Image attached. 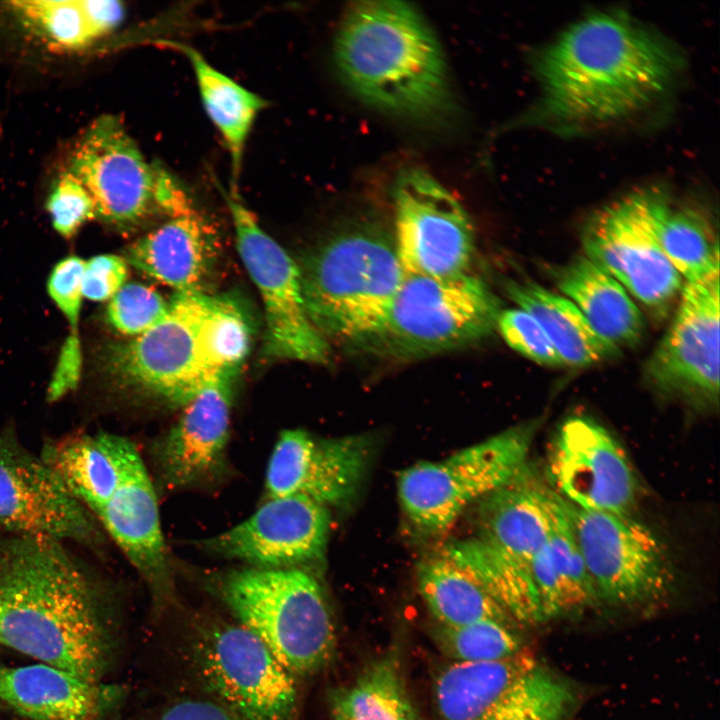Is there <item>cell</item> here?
<instances>
[{"label":"cell","mask_w":720,"mask_h":720,"mask_svg":"<svg viewBox=\"0 0 720 720\" xmlns=\"http://www.w3.org/2000/svg\"><path fill=\"white\" fill-rule=\"evenodd\" d=\"M680 66L668 40L616 11L578 19L535 61L544 112L572 125L607 124L646 109Z\"/></svg>","instance_id":"cell-1"},{"label":"cell","mask_w":720,"mask_h":720,"mask_svg":"<svg viewBox=\"0 0 720 720\" xmlns=\"http://www.w3.org/2000/svg\"><path fill=\"white\" fill-rule=\"evenodd\" d=\"M92 579L64 543L0 541V644L99 683L107 634Z\"/></svg>","instance_id":"cell-2"},{"label":"cell","mask_w":720,"mask_h":720,"mask_svg":"<svg viewBox=\"0 0 720 720\" xmlns=\"http://www.w3.org/2000/svg\"><path fill=\"white\" fill-rule=\"evenodd\" d=\"M334 56L365 103L423 123L446 120L454 97L442 48L422 14L401 1H362L345 12Z\"/></svg>","instance_id":"cell-3"},{"label":"cell","mask_w":720,"mask_h":720,"mask_svg":"<svg viewBox=\"0 0 720 720\" xmlns=\"http://www.w3.org/2000/svg\"><path fill=\"white\" fill-rule=\"evenodd\" d=\"M299 268L312 323L345 341L376 337L404 277L394 243L368 227L334 235Z\"/></svg>","instance_id":"cell-4"},{"label":"cell","mask_w":720,"mask_h":720,"mask_svg":"<svg viewBox=\"0 0 720 720\" xmlns=\"http://www.w3.org/2000/svg\"><path fill=\"white\" fill-rule=\"evenodd\" d=\"M217 591L236 621L292 675H311L331 659L335 627L318 581L298 568L231 570Z\"/></svg>","instance_id":"cell-5"},{"label":"cell","mask_w":720,"mask_h":720,"mask_svg":"<svg viewBox=\"0 0 720 720\" xmlns=\"http://www.w3.org/2000/svg\"><path fill=\"white\" fill-rule=\"evenodd\" d=\"M67 172L90 195L96 217L119 227L195 209L183 184L148 161L114 115L98 117L83 132L72 148Z\"/></svg>","instance_id":"cell-6"},{"label":"cell","mask_w":720,"mask_h":720,"mask_svg":"<svg viewBox=\"0 0 720 720\" xmlns=\"http://www.w3.org/2000/svg\"><path fill=\"white\" fill-rule=\"evenodd\" d=\"M437 720H572L576 684L526 648L485 663L451 662L433 685Z\"/></svg>","instance_id":"cell-7"},{"label":"cell","mask_w":720,"mask_h":720,"mask_svg":"<svg viewBox=\"0 0 720 720\" xmlns=\"http://www.w3.org/2000/svg\"><path fill=\"white\" fill-rule=\"evenodd\" d=\"M537 426V421L519 424L443 460L402 471L398 497L411 524L426 535L447 532L470 504L526 468Z\"/></svg>","instance_id":"cell-8"},{"label":"cell","mask_w":720,"mask_h":720,"mask_svg":"<svg viewBox=\"0 0 720 720\" xmlns=\"http://www.w3.org/2000/svg\"><path fill=\"white\" fill-rule=\"evenodd\" d=\"M184 656L204 695L243 720H291L297 703L292 675L249 629L207 619L188 633Z\"/></svg>","instance_id":"cell-9"},{"label":"cell","mask_w":720,"mask_h":720,"mask_svg":"<svg viewBox=\"0 0 720 720\" xmlns=\"http://www.w3.org/2000/svg\"><path fill=\"white\" fill-rule=\"evenodd\" d=\"M668 203L657 188L630 192L594 212L581 237L585 256L657 314L668 310L683 287L658 241Z\"/></svg>","instance_id":"cell-10"},{"label":"cell","mask_w":720,"mask_h":720,"mask_svg":"<svg viewBox=\"0 0 720 720\" xmlns=\"http://www.w3.org/2000/svg\"><path fill=\"white\" fill-rule=\"evenodd\" d=\"M498 298L470 273L452 278L404 275L375 338L406 356L458 348L492 333Z\"/></svg>","instance_id":"cell-11"},{"label":"cell","mask_w":720,"mask_h":720,"mask_svg":"<svg viewBox=\"0 0 720 720\" xmlns=\"http://www.w3.org/2000/svg\"><path fill=\"white\" fill-rule=\"evenodd\" d=\"M206 299L202 291L176 292L159 323L105 350V372L119 384L183 406L221 374L210 369L201 346Z\"/></svg>","instance_id":"cell-12"},{"label":"cell","mask_w":720,"mask_h":720,"mask_svg":"<svg viewBox=\"0 0 720 720\" xmlns=\"http://www.w3.org/2000/svg\"><path fill=\"white\" fill-rule=\"evenodd\" d=\"M224 197L239 256L263 302L265 354L276 359L326 363L328 341L307 313L299 265L261 227L237 192L229 191Z\"/></svg>","instance_id":"cell-13"},{"label":"cell","mask_w":720,"mask_h":720,"mask_svg":"<svg viewBox=\"0 0 720 720\" xmlns=\"http://www.w3.org/2000/svg\"><path fill=\"white\" fill-rule=\"evenodd\" d=\"M564 502L599 600L635 608L666 596L672 570L662 544L646 526L628 514L587 511Z\"/></svg>","instance_id":"cell-14"},{"label":"cell","mask_w":720,"mask_h":720,"mask_svg":"<svg viewBox=\"0 0 720 720\" xmlns=\"http://www.w3.org/2000/svg\"><path fill=\"white\" fill-rule=\"evenodd\" d=\"M395 250L404 275L452 278L469 273L475 251L472 222L456 197L420 168L393 187Z\"/></svg>","instance_id":"cell-15"},{"label":"cell","mask_w":720,"mask_h":720,"mask_svg":"<svg viewBox=\"0 0 720 720\" xmlns=\"http://www.w3.org/2000/svg\"><path fill=\"white\" fill-rule=\"evenodd\" d=\"M0 527L12 536L96 546L95 518L14 432H0Z\"/></svg>","instance_id":"cell-16"},{"label":"cell","mask_w":720,"mask_h":720,"mask_svg":"<svg viewBox=\"0 0 720 720\" xmlns=\"http://www.w3.org/2000/svg\"><path fill=\"white\" fill-rule=\"evenodd\" d=\"M719 266L686 281L668 330L645 367L657 389L694 403L719 399Z\"/></svg>","instance_id":"cell-17"},{"label":"cell","mask_w":720,"mask_h":720,"mask_svg":"<svg viewBox=\"0 0 720 720\" xmlns=\"http://www.w3.org/2000/svg\"><path fill=\"white\" fill-rule=\"evenodd\" d=\"M547 467L556 494L576 508L628 514L635 501L637 482L623 447L590 417L571 416L561 423Z\"/></svg>","instance_id":"cell-18"},{"label":"cell","mask_w":720,"mask_h":720,"mask_svg":"<svg viewBox=\"0 0 720 720\" xmlns=\"http://www.w3.org/2000/svg\"><path fill=\"white\" fill-rule=\"evenodd\" d=\"M371 455L365 436L320 439L301 429L285 430L268 463L267 499L302 496L326 507L343 504L356 494Z\"/></svg>","instance_id":"cell-19"},{"label":"cell","mask_w":720,"mask_h":720,"mask_svg":"<svg viewBox=\"0 0 720 720\" xmlns=\"http://www.w3.org/2000/svg\"><path fill=\"white\" fill-rule=\"evenodd\" d=\"M329 528L326 506L302 496L271 498L249 518L203 540L201 546L253 568H294L324 553Z\"/></svg>","instance_id":"cell-20"},{"label":"cell","mask_w":720,"mask_h":720,"mask_svg":"<svg viewBox=\"0 0 720 720\" xmlns=\"http://www.w3.org/2000/svg\"><path fill=\"white\" fill-rule=\"evenodd\" d=\"M148 585L156 604L174 598V582L152 481L135 448L110 500L94 513Z\"/></svg>","instance_id":"cell-21"},{"label":"cell","mask_w":720,"mask_h":720,"mask_svg":"<svg viewBox=\"0 0 720 720\" xmlns=\"http://www.w3.org/2000/svg\"><path fill=\"white\" fill-rule=\"evenodd\" d=\"M221 373L201 388L158 448L160 473L172 487L199 482L222 464L229 438L233 379Z\"/></svg>","instance_id":"cell-22"},{"label":"cell","mask_w":720,"mask_h":720,"mask_svg":"<svg viewBox=\"0 0 720 720\" xmlns=\"http://www.w3.org/2000/svg\"><path fill=\"white\" fill-rule=\"evenodd\" d=\"M482 500L480 539L530 571L533 557L552 530L559 495L537 484L525 468Z\"/></svg>","instance_id":"cell-23"},{"label":"cell","mask_w":720,"mask_h":720,"mask_svg":"<svg viewBox=\"0 0 720 720\" xmlns=\"http://www.w3.org/2000/svg\"><path fill=\"white\" fill-rule=\"evenodd\" d=\"M214 248L210 225L194 209L167 218L133 242L127 250L126 261L176 292L201 291Z\"/></svg>","instance_id":"cell-24"},{"label":"cell","mask_w":720,"mask_h":720,"mask_svg":"<svg viewBox=\"0 0 720 720\" xmlns=\"http://www.w3.org/2000/svg\"><path fill=\"white\" fill-rule=\"evenodd\" d=\"M0 700L29 720H97L105 694L98 683L37 663L0 667Z\"/></svg>","instance_id":"cell-25"},{"label":"cell","mask_w":720,"mask_h":720,"mask_svg":"<svg viewBox=\"0 0 720 720\" xmlns=\"http://www.w3.org/2000/svg\"><path fill=\"white\" fill-rule=\"evenodd\" d=\"M135 448L115 434H76L48 442L40 457L68 491L95 513L117 490Z\"/></svg>","instance_id":"cell-26"},{"label":"cell","mask_w":720,"mask_h":720,"mask_svg":"<svg viewBox=\"0 0 720 720\" xmlns=\"http://www.w3.org/2000/svg\"><path fill=\"white\" fill-rule=\"evenodd\" d=\"M530 574L543 622L580 613L599 601L561 497L552 530L533 557Z\"/></svg>","instance_id":"cell-27"},{"label":"cell","mask_w":720,"mask_h":720,"mask_svg":"<svg viewBox=\"0 0 720 720\" xmlns=\"http://www.w3.org/2000/svg\"><path fill=\"white\" fill-rule=\"evenodd\" d=\"M559 289L594 331L618 349L636 344L644 320L625 288L586 256H577L554 272Z\"/></svg>","instance_id":"cell-28"},{"label":"cell","mask_w":720,"mask_h":720,"mask_svg":"<svg viewBox=\"0 0 720 720\" xmlns=\"http://www.w3.org/2000/svg\"><path fill=\"white\" fill-rule=\"evenodd\" d=\"M162 43L181 52L191 65L203 107L228 150L232 191L237 192L247 140L266 100L215 68L193 47L174 41Z\"/></svg>","instance_id":"cell-29"},{"label":"cell","mask_w":720,"mask_h":720,"mask_svg":"<svg viewBox=\"0 0 720 720\" xmlns=\"http://www.w3.org/2000/svg\"><path fill=\"white\" fill-rule=\"evenodd\" d=\"M507 295L541 325L563 366L586 367L616 357L620 349L599 336L579 309L531 281H508Z\"/></svg>","instance_id":"cell-30"},{"label":"cell","mask_w":720,"mask_h":720,"mask_svg":"<svg viewBox=\"0 0 720 720\" xmlns=\"http://www.w3.org/2000/svg\"><path fill=\"white\" fill-rule=\"evenodd\" d=\"M332 720H420L409 693L398 649L366 665L328 697Z\"/></svg>","instance_id":"cell-31"},{"label":"cell","mask_w":720,"mask_h":720,"mask_svg":"<svg viewBox=\"0 0 720 720\" xmlns=\"http://www.w3.org/2000/svg\"><path fill=\"white\" fill-rule=\"evenodd\" d=\"M416 578L419 593L437 624L458 626L483 619L516 623L480 581L444 551L423 560Z\"/></svg>","instance_id":"cell-32"},{"label":"cell","mask_w":720,"mask_h":720,"mask_svg":"<svg viewBox=\"0 0 720 720\" xmlns=\"http://www.w3.org/2000/svg\"><path fill=\"white\" fill-rule=\"evenodd\" d=\"M23 24L64 50L86 47L114 31L125 17L115 0H21L8 3Z\"/></svg>","instance_id":"cell-33"},{"label":"cell","mask_w":720,"mask_h":720,"mask_svg":"<svg viewBox=\"0 0 720 720\" xmlns=\"http://www.w3.org/2000/svg\"><path fill=\"white\" fill-rule=\"evenodd\" d=\"M444 552L465 566L517 624L543 622L528 569L501 555L482 539L452 544Z\"/></svg>","instance_id":"cell-34"},{"label":"cell","mask_w":720,"mask_h":720,"mask_svg":"<svg viewBox=\"0 0 720 720\" xmlns=\"http://www.w3.org/2000/svg\"><path fill=\"white\" fill-rule=\"evenodd\" d=\"M658 241L666 257L686 281L697 280L719 266V244L710 222L692 207L662 211L657 228Z\"/></svg>","instance_id":"cell-35"},{"label":"cell","mask_w":720,"mask_h":720,"mask_svg":"<svg viewBox=\"0 0 720 720\" xmlns=\"http://www.w3.org/2000/svg\"><path fill=\"white\" fill-rule=\"evenodd\" d=\"M206 363L215 373L236 372L251 346L252 327L240 302L228 295H208L200 328Z\"/></svg>","instance_id":"cell-36"},{"label":"cell","mask_w":720,"mask_h":720,"mask_svg":"<svg viewBox=\"0 0 720 720\" xmlns=\"http://www.w3.org/2000/svg\"><path fill=\"white\" fill-rule=\"evenodd\" d=\"M432 637L436 646L452 662H494L509 658L525 649L513 623L494 619L458 626L437 624Z\"/></svg>","instance_id":"cell-37"},{"label":"cell","mask_w":720,"mask_h":720,"mask_svg":"<svg viewBox=\"0 0 720 720\" xmlns=\"http://www.w3.org/2000/svg\"><path fill=\"white\" fill-rule=\"evenodd\" d=\"M169 302L159 292L142 283H126L111 299L106 318L117 332L136 337L167 314Z\"/></svg>","instance_id":"cell-38"},{"label":"cell","mask_w":720,"mask_h":720,"mask_svg":"<svg viewBox=\"0 0 720 720\" xmlns=\"http://www.w3.org/2000/svg\"><path fill=\"white\" fill-rule=\"evenodd\" d=\"M496 328L515 351L546 366H563L539 322L521 308L501 310Z\"/></svg>","instance_id":"cell-39"},{"label":"cell","mask_w":720,"mask_h":720,"mask_svg":"<svg viewBox=\"0 0 720 720\" xmlns=\"http://www.w3.org/2000/svg\"><path fill=\"white\" fill-rule=\"evenodd\" d=\"M46 208L56 232L67 239L73 237L85 222L96 217L90 195L67 171L53 185Z\"/></svg>","instance_id":"cell-40"},{"label":"cell","mask_w":720,"mask_h":720,"mask_svg":"<svg viewBox=\"0 0 720 720\" xmlns=\"http://www.w3.org/2000/svg\"><path fill=\"white\" fill-rule=\"evenodd\" d=\"M85 261L70 255L60 260L51 270L47 290L50 298L66 318L72 333L77 335V324L82 307V277Z\"/></svg>","instance_id":"cell-41"},{"label":"cell","mask_w":720,"mask_h":720,"mask_svg":"<svg viewBox=\"0 0 720 720\" xmlns=\"http://www.w3.org/2000/svg\"><path fill=\"white\" fill-rule=\"evenodd\" d=\"M127 276L126 259L114 254L94 256L85 262L83 297L98 302L109 300L126 284Z\"/></svg>","instance_id":"cell-42"},{"label":"cell","mask_w":720,"mask_h":720,"mask_svg":"<svg viewBox=\"0 0 720 720\" xmlns=\"http://www.w3.org/2000/svg\"><path fill=\"white\" fill-rule=\"evenodd\" d=\"M150 720H243L220 702L201 696L176 698L158 708Z\"/></svg>","instance_id":"cell-43"},{"label":"cell","mask_w":720,"mask_h":720,"mask_svg":"<svg viewBox=\"0 0 720 720\" xmlns=\"http://www.w3.org/2000/svg\"><path fill=\"white\" fill-rule=\"evenodd\" d=\"M81 348L78 336L70 335L65 341L48 388L49 399L54 401L73 390L81 372Z\"/></svg>","instance_id":"cell-44"}]
</instances>
